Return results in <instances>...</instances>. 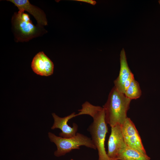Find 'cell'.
<instances>
[{
  "mask_svg": "<svg viewBox=\"0 0 160 160\" xmlns=\"http://www.w3.org/2000/svg\"><path fill=\"white\" fill-rule=\"evenodd\" d=\"M78 111L79 113L76 114L77 116L88 115L93 118V121L89 126L88 130L98 151V160H111L107 155L105 148V142L108 129L103 107L95 106L86 101Z\"/></svg>",
  "mask_w": 160,
  "mask_h": 160,
  "instance_id": "6da1fadb",
  "label": "cell"
},
{
  "mask_svg": "<svg viewBox=\"0 0 160 160\" xmlns=\"http://www.w3.org/2000/svg\"><path fill=\"white\" fill-rule=\"evenodd\" d=\"M131 100L114 86L103 106L106 124L111 127L116 124L122 125L127 117V113Z\"/></svg>",
  "mask_w": 160,
  "mask_h": 160,
  "instance_id": "7a4b0ae2",
  "label": "cell"
},
{
  "mask_svg": "<svg viewBox=\"0 0 160 160\" xmlns=\"http://www.w3.org/2000/svg\"><path fill=\"white\" fill-rule=\"evenodd\" d=\"M48 135L50 141L57 146V150L54 152L56 157L63 156L73 150L79 149L81 146L96 149L91 138L79 133L70 138L58 137L50 132Z\"/></svg>",
  "mask_w": 160,
  "mask_h": 160,
  "instance_id": "3957f363",
  "label": "cell"
},
{
  "mask_svg": "<svg viewBox=\"0 0 160 160\" xmlns=\"http://www.w3.org/2000/svg\"><path fill=\"white\" fill-rule=\"evenodd\" d=\"M13 21L16 31L23 40L28 41L37 34V28L33 24L28 15L24 12L19 11L15 13Z\"/></svg>",
  "mask_w": 160,
  "mask_h": 160,
  "instance_id": "277c9868",
  "label": "cell"
},
{
  "mask_svg": "<svg viewBox=\"0 0 160 160\" xmlns=\"http://www.w3.org/2000/svg\"><path fill=\"white\" fill-rule=\"evenodd\" d=\"M121 128L125 143L127 146L147 154L135 126L131 119L127 117Z\"/></svg>",
  "mask_w": 160,
  "mask_h": 160,
  "instance_id": "5b68a950",
  "label": "cell"
},
{
  "mask_svg": "<svg viewBox=\"0 0 160 160\" xmlns=\"http://www.w3.org/2000/svg\"><path fill=\"white\" fill-rule=\"evenodd\" d=\"M108 157L111 160H117L119 152L127 146L122 133L121 125L111 127V132L108 143Z\"/></svg>",
  "mask_w": 160,
  "mask_h": 160,
  "instance_id": "8992f818",
  "label": "cell"
},
{
  "mask_svg": "<svg viewBox=\"0 0 160 160\" xmlns=\"http://www.w3.org/2000/svg\"><path fill=\"white\" fill-rule=\"evenodd\" d=\"M54 122L51 129H59L61 132L59 133L60 137L64 138H70L75 136L78 130V126L75 123L73 124V127H71L68 124L69 120L75 117L76 114L74 112L64 117H60L55 113L52 114Z\"/></svg>",
  "mask_w": 160,
  "mask_h": 160,
  "instance_id": "52a82bcc",
  "label": "cell"
},
{
  "mask_svg": "<svg viewBox=\"0 0 160 160\" xmlns=\"http://www.w3.org/2000/svg\"><path fill=\"white\" fill-rule=\"evenodd\" d=\"M33 71L36 74L44 76L52 75L54 65L50 59L43 52L37 54L33 57L31 65Z\"/></svg>",
  "mask_w": 160,
  "mask_h": 160,
  "instance_id": "ba28073f",
  "label": "cell"
},
{
  "mask_svg": "<svg viewBox=\"0 0 160 160\" xmlns=\"http://www.w3.org/2000/svg\"><path fill=\"white\" fill-rule=\"evenodd\" d=\"M14 4L18 9L19 11H26L33 15L40 26L47 24L46 15L40 9L31 4L28 0H9Z\"/></svg>",
  "mask_w": 160,
  "mask_h": 160,
  "instance_id": "9c48e42d",
  "label": "cell"
},
{
  "mask_svg": "<svg viewBox=\"0 0 160 160\" xmlns=\"http://www.w3.org/2000/svg\"><path fill=\"white\" fill-rule=\"evenodd\" d=\"M120 56V69L118 76L114 81V86L119 92L124 94V83L132 73L128 65L124 48L121 49Z\"/></svg>",
  "mask_w": 160,
  "mask_h": 160,
  "instance_id": "30bf717a",
  "label": "cell"
},
{
  "mask_svg": "<svg viewBox=\"0 0 160 160\" xmlns=\"http://www.w3.org/2000/svg\"><path fill=\"white\" fill-rule=\"evenodd\" d=\"M117 160H151L147 154L128 146H126L119 153Z\"/></svg>",
  "mask_w": 160,
  "mask_h": 160,
  "instance_id": "8fae6325",
  "label": "cell"
},
{
  "mask_svg": "<svg viewBox=\"0 0 160 160\" xmlns=\"http://www.w3.org/2000/svg\"><path fill=\"white\" fill-rule=\"evenodd\" d=\"M124 94L126 97L131 100L137 99L140 97L142 92L140 85L135 79L125 91Z\"/></svg>",
  "mask_w": 160,
  "mask_h": 160,
  "instance_id": "7c38bea8",
  "label": "cell"
},
{
  "mask_svg": "<svg viewBox=\"0 0 160 160\" xmlns=\"http://www.w3.org/2000/svg\"><path fill=\"white\" fill-rule=\"evenodd\" d=\"M134 79V74L132 73L129 76L124 83V87L125 92L129 86L132 81Z\"/></svg>",
  "mask_w": 160,
  "mask_h": 160,
  "instance_id": "4fadbf2b",
  "label": "cell"
},
{
  "mask_svg": "<svg viewBox=\"0 0 160 160\" xmlns=\"http://www.w3.org/2000/svg\"><path fill=\"white\" fill-rule=\"evenodd\" d=\"M75 1L88 3L92 5H95L97 3L95 1L92 0H75Z\"/></svg>",
  "mask_w": 160,
  "mask_h": 160,
  "instance_id": "5bb4252c",
  "label": "cell"
},
{
  "mask_svg": "<svg viewBox=\"0 0 160 160\" xmlns=\"http://www.w3.org/2000/svg\"><path fill=\"white\" fill-rule=\"evenodd\" d=\"M158 2H159V4L160 5V0H159V1H158Z\"/></svg>",
  "mask_w": 160,
  "mask_h": 160,
  "instance_id": "9a60e30c",
  "label": "cell"
}]
</instances>
